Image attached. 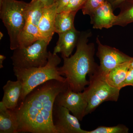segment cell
Listing matches in <instances>:
<instances>
[{"mask_svg":"<svg viewBox=\"0 0 133 133\" xmlns=\"http://www.w3.org/2000/svg\"><path fill=\"white\" fill-rule=\"evenodd\" d=\"M3 36V34L2 33H1H1H0V39H1V40Z\"/></svg>","mask_w":133,"mask_h":133,"instance_id":"cell-28","label":"cell"},{"mask_svg":"<svg viewBox=\"0 0 133 133\" xmlns=\"http://www.w3.org/2000/svg\"><path fill=\"white\" fill-rule=\"evenodd\" d=\"M91 34L88 30L81 32L74 55L70 57L62 56L63 64L58 68V71L62 76L65 77L70 89L75 92L84 91L90 83L86 76L98 70L99 65L94 58V44L88 43Z\"/></svg>","mask_w":133,"mask_h":133,"instance_id":"cell-2","label":"cell"},{"mask_svg":"<svg viewBox=\"0 0 133 133\" xmlns=\"http://www.w3.org/2000/svg\"><path fill=\"white\" fill-rule=\"evenodd\" d=\"M3 1V0H0V3H1Z\"/></svg>","mask_w":133,"mask_h":133,"instance_id":"cell-30","label":"cell"},{"mask_svg":"<svg viewBox=\"0 0 133 133\" xmlns=\"http://www.w3.org/2000/svg\"><path fill=\"white\" fill-rule=\"evenodd\" d=\"M111 4L114 10L119 8L120 6L125 0H105Z\"/></svg>","mask_w":133,"mask_h":133,"instance_id":"cell-25","label":"cell"},{"mask_svg":"<svg viewBox=\"0 0 133 133\" xmlns=\"http://www.w3.org/2000/svg\"><path fill=\"white\" fill-rule=\"evenodd\" d=\"M22 85L18 80H8L3 86L4 95L2 102L8 109L14 110L19 105Z\"/></svg>","mask_w":133,"mask_h":133,"instance_id":"cell-13","label":"cell"},{"mask_svg":"<svg viewBox=\"0 0 133 133\" xmlns=\"http://www.w3.org/2000/svg\"><path fill=\"white\" fill-rule=\"evenodd\" d=\"M127 86L133 87V68L130 66L125 80L121 85V88Z\"/></svg>","mask_w":133,"mask_h":133,"instance_id":"cell-23","label":"cell"},{"mask_svg":"<svg viewBox=\"0 0 133 133\" xmlns=\"http://www.w3.org/2000/svg\"><path fill=\"white\" fill-rule=\"evenodd\" d=\"M121 11L116 16L114 25L124 26L133 23V0H125L120 6Z\"/></svg>","mask_w":133,"mask_h":133,"instance_id":"cell-18","label":"cell"},{"mask_svg":"<svg viewBox=\"0 0 133 133\" xmlns=\"http://www.w3.org/2000/svg\"><path fill=\"white\" fill-rule=\"evenodd\" d=\"M105 0H87L82 10L84 15H90L96 8L102 5Z\"/></svg>","mask_w":133,"mask_h":133,"instance_id":"cell-21","label":"cell"},{"mask_svg":"<svg viewBox=\"0 0 133 133\" xmlns=\"http://www.w3.org/2000/svg\"><path fill=\"white\" fill-rule=\"evenodd\" d=\"M57 14V7L55 3L44 8L38 26L40 39L49 43L51 41L55 33V19Z\"/></svg>","mask_w":133,"mask_h":133,"instance_id":"cell-11","label":"cell"},{"mask_svg":"<svg viewBox=\"0 0 133 133\" xmlns=\"http://www.w3.org/2000/svg\"><path fill=\"white\" fill-rule=\"evenodd\" d=\"M87 0H71L68 5L65 7L63 11L65 12H78L82 8Z\"/></svg>","mask_w":133,"mask_h":133,"instance_id":"cell-22","label":"cell"},{"mask_svg":"<svg viewBox=\"0 0 133 133\" xmlns=\"http://www.w3.org/2000/svg\"><path fill=\"white\" fill-rule=\"evenodd\" d=\"M80 33L81 32L77 30L74 27L68 31L58 34L59 38L54 48L53 54L61 52L62 56L69 57L77 46Z\"/></svg>","mask_w":133,"mask_h":133,"instance_id":"cell-12","label":"cell"},{"mask_svg":"<svg viewBox=\"0 0 133 133\" xmlns=\"http://www.w3.org/2000/svg\"><path fill=\"white\" fill-rule=\"evenodd\" d=\"M45 7L41 0H32L27 5V21L38 27Z\"/></svg>","mask_w":133,"mask_h":133,"instance_id":"cell-19","label":"cell"},{"mask_svg":"<svg viewBox=\"0 0 133 133\" xmlns=\"http://www.w3.org/2000/svg\"><path fill=\"white\" fill-rule=\"evenodd\" d=\"M129 129L126 126L118 124L112 127L101 126L91 131H86V133H128Z\"/></svg>","mask_w":133,"mask_h":133,"instance_id":"cell-20","label":"cell"},{"mask_svg":"<svg viewBox=\"0 0 133 133\" xmlns=\"http://www.w3.org/2000/svg\"><path fill=\"white\" fill-rule=\"evenodd\" d=\"M71 0H55L54 3L56 5L57 13L62 12L68 5Z\"/></svg>","mask_w":133,"mask_h":133,"instance_id":"cell-24","label":"cell"},{"mask_svg":"<svg viewBox=\"0 0 133 133\" xmlns=\"http://www.w3.org/2000/svg\"><path fill=\"white\" fill-rule=\"evenodd\" d=\"M40 39L38 27L27 21L19 36L18 48L27 47Z\"/></svg>","mask_w":133,"mask_h":133,"instance_id":"cell-17","label":"cell"},{"mask_svg":"<svg viewBox=\"0 0 133 133\" xmlns=\"http://www.w3.org/2000/svg\"><path fill=\"white\" fill-rule=\"evenodd\" d=\"M41 1L45 7L51 6L55 2V0H41Z\"/></svg>","mask_w":133,"mask_h":133,"instance_id":"cell-26","label":"cell"},{"mask_svg":"<svg viewBox=\"0 0 133 133\" xmlns=\"http://www.w3.org/2000/svg\"><path fill=\"white\" fill-rule=\"evenodd\" d=\"M77 12L63 11L57 13L55 19V33L60 34L74 28V20Z\"/></svg>","mask_w":133,"mask_h":133,"instance_id":"cell-16","label":"cell"},{"mask_svg":"<svg viewBox=\"0 0 133 133\" xmlns=\"http://www.w3.org/2000/svg\"><path fill=\"white\" fill-rule=\"evenodd\" d=\"M69 87L66 80L52 79L31 91L12 110L18 125L17 133H57L52 118L55 100Z\"/></svg>","mask_w":133,"mask_h":133,"instance_id":"cell-1","label":"cell"},{"mask_svg":"<svg viewBox=\"0 0 133 133\" xmlns=\"http://www.w3.org/2000/svg\"><path fill=\"white\" fill-rule=\"evenodd\" d=\"M131 62L119 64L111 70L106 76V79L108 83L112 86L121 90L122 85L126 78Z\"/></svg>","mask_w":133,"mask_h":133,"instance_id":"cell-15","label":"cell"},{"mask_svg":"<svg viewBox=\"0 0 133 133\" xmlns=\"http://www.w3.org/2000/svg\"><path fill=\"white\" fill-rule=\"evenodd\" d=\"M6 59V57L3 55H0V69H2L3 66V61Z\"/></svg>","mask_w":133,"mask_h":133,"instance_id":"cell-27","label":"cell"},{"mask_svg":"<svg viewBox=\"0 0 133 133\" xmlns=\"http://www.w3.org/2000/svg\"><path fill=\"white\" fill-rule=\"evenodd\" d=\"M28 4L17 0H3L0 3V17L7 30L13 50L19 47V36L26 24Z\"/></svg>","mask_w":133,"mask_h":133,"instance_id":"cell-4","label":"cell"},{"mask_svg":"<svg viewBox=\"0 0 133 133\" xmlns=\"http://www.w3.org/2000/svg\"><path fill=\"white\" fill-rule=\"evenodd\" d=\"M112 5L105 1L90 15V23L94 29H109L114 26L116 16L113 13Z\"/></svg>","mask_w":133,"mask_h":133,"instance_id":"cell-10","label":"cell"},{"mask_svg":"<svg viewBox=\"0 0 133 133\" xmlns=\"http://www.w3.org/2000/svg\"><path fill=\"white\" fill-rule=\"evenodd\" d=\"M130 66L133 68V60L132 61V62H131V65H130Z\"/></svg>","mask_w":133,"mask_h":133,"instance_id":"cell-29","label":"cell"},{"mask_svg":"<svg viewBox=\"0 0 133 133\" xmlns=\"http://www.w3.org/2000/svg\"><path fill=\"white\" fill-rule=\"evenodd\" d=\"M49 44L39 39L27 47L15 49L11 57L14 67L28 69L45 66L48 62Z\"/></svg>","mask_w":133,"mask_h":133,"instance_id":"cell-6","label":"cell"},{"mask_svg":"<svg viewBox=\"0 0 133 133\" xmlns=\"http://www.w3.org/2000/svg\"><path fill=\"white\" fill-rule=\"evenodd\" d=\"M98 44L97 56L100 60L98 71L106 76L111 70L117 65L133 60L131 57L115 48L103 45L98 37L96 39Z\"/></svg>","mask_w":133,"mask_h":133,"instance_id":"cell-7","label":"cell"},{"mask_svg":"<svg viewBox=\"0 0 133 133\" xmlns=\"http://www.w3.org/2000/svg\"><path fill=\"white\" fill-rule=\"evenodd\" d=\"M18 125L15 115L11 109L0 102V133H17Z\"/></svg>","mask_w":133,"mask_h":133,"instance_id":"cell-14","label":"cell"},{"mask_svg":"<svg viewBox=\"0 0 133 133\" xmlns=\"http://www.w3.org/2000/svg\"><path fill=\"white\" fill-rule=\"evenodd\" d=\"M88 76L90 83L83 91L88 103L85 115L94 111L104 102H116L121 90L109 84L106 76L100 73L98 70Z\"/></svg>","mask_w":133,"mask_h":133,"instance_id":"cell-5","label":"cell"},{"mask_svg":"<svg viewBox=\"0 0 133 133\" xmlns=\"http://www.w3.org/2000/svg\"><path fill=\"white\" fill-rule=\"evenodd\" d=\"M61 62V58L57 54L49 51L48 63L45 66L28 69L14 67L15 76L22 85L19 102L23 100L33 89L49 80L56 79L63 82L66 81V78L63 77L58 71V66Z\"/></svg>","mask_w":133,"mask_h":133,"instance_id":"cell-3","label":"cell"},{"mask_svg":"<svg viewBox=\"0 0 133 133\" xmlns=\"http://www.w3.org/2000/svg\"><path fill=\"white\" fill-rule=\"evenodd\" d=\"M66 108L54 105L52 118L57 133H86L81 128L78 119Z\"/></svg>","mask_w":133,"mask_h":133,"instance_id":"cell-9","label":"cell"},{"mask_svg":"<svg viewBox=\"0 0 133 133\" xmlns=\"http://www.w3.org/2000/svg\"><path fill=\"white\" fill-rule=\"evenodd\" d=\"M54 105L66 108L81 121L86 116L88 103L83 91L75 92L69 87L57 95Z\"/></svg>","mask_w":133,"mask_h":133,"instance_id":"cell-8","label":"cell"}]
</instances>
